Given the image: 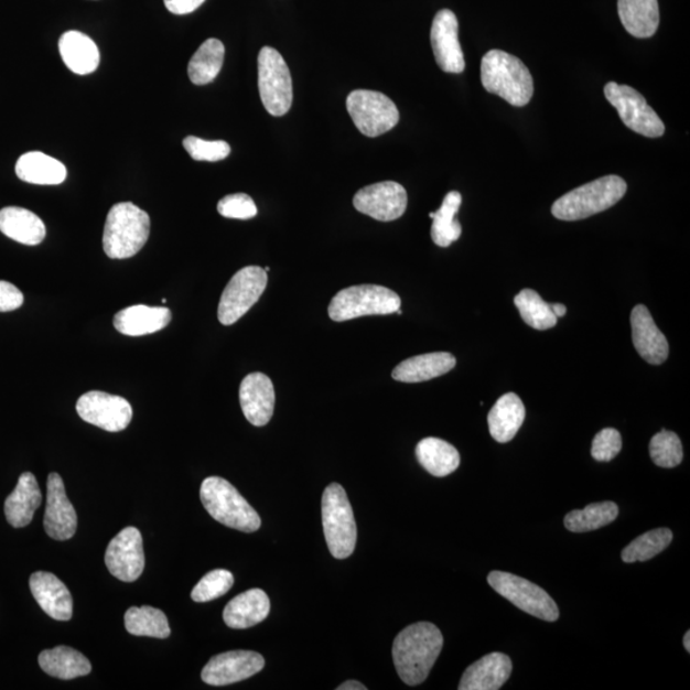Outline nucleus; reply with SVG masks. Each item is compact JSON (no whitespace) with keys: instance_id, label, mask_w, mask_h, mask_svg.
Masks as SVG:
<instances>
[{"instance_id":"nucleus-4","label":"nucleus","mask_w":690,"mask_h":690,"mask_svg":"<svg viewBox=\"0 0 690 690\" xmlns=\"http://www.w3.org/2000/svg\"><path fill=\"white\" fill-rule=\"evenodd\" d=\"M627 182L617 175L584 184L557 200L551 213L559 220L575 222L590 218L613 207L627 194Z\"/></svg>"},{"instance_id":"nucleus-39","label":"nucleus","mask_w":690,"mask_h":690,"mask_svg":"<svg viewBox=\"0 0 690 690\" xmlns=\"http://www.w3.org/2000/svg\"><path fill=\"white\" fill-rule=\"evenodd\" d=\"M672 541V532L669 528H657L633 540L627 548L622 551L624 563H637L647 561L659 556Z\"/></svg>"},{"instance_id":"nucleus-43","label":"nucleus","mask_w":690,"mask_h":690,"mask_svg":"<svg viewBox=\"0 0 690 690\" xmlns=\"http://www.w3.org/2000/svg\"><path fill=\"white\" fill-rule=\"evenodd\" d=\"M218 212L224 218L248 220L258 215V207H256L250 196L235 194L220 200Z\"/></svg>"},{"instance_id":"nucleus-42","label":"nucleus","mask_w":690,"mask_h":690,"mask_svg":"<svg viewBox=\"0 0 690 690\" xmlns=\"http://www.w3.org/2000/svg\"><path fill=\"white\" fill-rule=\"evenodd\" d=\"M183 148L196 162H220L230 154L229 143L226 141H206L188 136L183 140Z\"/></svg>"},{"instance_id":"nucleus-25","label":"nucleus","mask_w":690,"mask_h":690,"mask_svg":"<svg viewBox=\"0 0 690 690\" xmlns=\"http://www.w3.org/2000/svg\"><path fill=\"white\" fill-rule=\"evenodd\" d=\"M172 321L166 308H149L144 304L127 308L115 316L117 332L128 336H142L163 331Z\"/></svg>"},{"instance_id":"nucleus-50","label":"nucleus","mask_w":690,"mask_h":690,"mask_svg":"<svg viewBox=\"0 0 690 690\" xmlns=\"http://www.w3.org/2000/svg\"><path fill=\"white\" fill-rule=\"evenodd\" d=\"M263 270H265V271H267V272H269V271H270V268H269V267H267V268H265Z\"/></svg>"},{"instance_id":"nucleus-14","label":"nucleus","mask_w":690,"mask_h":690,"mask_svg":"<svg viewBox=\"0 0 690 690\" xmlns=\"http://www.w3.org/2000/svg\"><path fill=\"white\" fill-rule=\"evenodd\" d=\"M356 211L371 216L375 220L392 222L407 211V191L397 182L387 181L359 190L353 198Z\"/></svg>"},{"instance_id":"nucleus-34","label":"nucleus","mask_w":690,"mask_h":690,"mask_svg":"<svg viewBox=\"0 0 690 690\" xmlns=\"http://www.w3.org/2000/svg\"><path fill=\"white\" fill-rule=\"evenodd\" d=\"M226 47L218 39H207L198 47L188 64V76L192 84L204 86L214 82L220 74Z\"/></svg>"},{"instance_id":"nucleus-9","label":"nucleus","mask_w":690,"mask_h":690,"mask_svg":"<svg viewBox=\"0 0 690 690\" xmlns=\"http://www.w3.org/2000/svg\"><path fill=\"white\" fill-rule=\"evenodd\" d=\"M487 581L492 589L509 600L521 612L539 617L545 622L559 619V607L556 601L539 585L525 580V578L499 571L489 573Z\"/></svg>"},{"instance_id":"nucleus-49","label":"nucleus","mask_w":690,"mask_h":690,"mask_svg":"<svg viewBox=\"0 0 690 690\" xmlns=\"http://www.w3.org/2000/svg\"><path fill=\"white\" fill-rule=\"evenodd\" d=\"M684 647H686L687 651L689 653L690 651V632L686 633V636H684Z\"/></svg>"},{"instance_id":"nucleus-30","label":"nucleus","mask_w":690,"mask_h":690,"mask_svg":"<svg viewBox=\"0 0 690 690\" xmlns=\"http://www.w3.org/2000/svg\"><path fill=\"white\" fill-rule=\"evenodd\" d=\"M617 11L624 29L634 37H651L659 29L660 10L657 0H617Z\"/></svg>"},{"instance_id":"nucleus-6","label":"nucleus","mask_w":690,"mask_h":690,"mask_svg":"<svg viewBox=\"0 0 690 690\" xmlns=\"http://www.w3.org/2000/svg\"><path fill=\"white\" fill-rule=\"evenodd\" d=\"M323 526L327 548L335 559H347L356 549L357 525L347 493L332 484L323 494Z\"/></svg>"},{"instance_id":"nucleus-44","label":"nucleus","mask_w":690,"mask_h":690,"mask_svg":"<svg viewBox=\"0 0 690 690\" xmlns=\"http://www.w3.org/2000/svg\"><path fill=\"white\" fill-rule=\"evenodd\" d=\"M622 448L621 432L615 429H604L593 439L591 454L597 462H610L621 453Z\"/></svg>"},{"instance_id":"nucleus-36","label":"nucleus","mask_w":690,"mask_h":690,"mask_svg":"<svg viewBox=\"0 0 690 690\" xmlns=\"http://www.w3.org/2000/svg\"><path fill=\"white\" fill-rule=\"evenodd\" d=\"M125 625L127 632L136 637L165 639L171 636L166 615L162 610L151 606L128 608L125 614Z\"/></svg>"},{"instance_id":"nucleus-46","label":"nucleus","mask_w":690,"mask_h":690,"mask_svg":"<svg viewBox=\"0 0 690 690\" xmlns=\"http://www.w3.org/2000/svg\"><path fill=\"white\" fill-rule=\"evenodd\" d=\"M205 0H164L166 10L173 14H188L202 7Z\"/></svg>"},{"instance_id":"nucleus-23","label":"nucleus","mask_w":690,"mask_h":690,"mask_svg":"<svg viewBox=\"0 0 690 690\" xmlns=\"http://www.w3.org/2000/svg\"><path fill=\"white\" fill-rule=\"evenodd\" d=\"M42 502L43 495L36 477L31 472L22 473L18 486L4 503L8 524L14 528L29 526Z\"/></svg>"},{"instance_id":"nucleus-28","label":"nucleus","mask_w":690,"mask_h":690,"mask_svg":"<svg viewBox=\"0 0 690 690\" xmlns=\"http://www.w3.org/2000/svg\"><path fill=\"white\" fill-rule=\"evenodd\" d=\"M0 231L15 242L37 246L46 236L45 224L34 213L18 206L0 211Z\"/></svg>"},{"instance_id":"nucleus-24","label":"nucleus","mask_w":690,"mask_h":690,"mask_svg":"<svg viewBox=\"0 0 690 690\" xmlns=\"http://www.w3.org/2000/svg\"><path fill=\"white\" fill-rule=\"evenodd\" d=\"M270 600L262 590L240 593L224 608L223 619L231 629H247L267 619Z\"/></svg>"},{"instance_id":"nucleus-16","label":"nucleus","mask_w":690,"mask_h":690,"mask_svg":"<svg viewBox=\"0 0 690 690\" xmlns=\"http://www.w3.org/2000/svg\"><path fill=\"white\" fill-rule=\"evenodd\" d=\"M263 657L254 651H229L213 657L203 669L208 686L224 687L256 676L263 669Z\"/></svg>"},{"instance_id":"nucleus-10","label":"nucleus","mask_w":690,"mask_h":690,"mask_svg":"<svg viewBox=\"0 0 690 690\" xmlns=\"http://www.w3.org/2000/svg\"><path fill=\"white\" fill-rule=\"evenodd\" d=\"M347 110L358 131L367 138H379L399 122V110L387 95L356 90L348 95Z\"/></svg>"},{"instance_id":"nucleus-47","label":"nucleus","mask_w":690,"mask_h":690,"mask_svg":"<svg viewBox=\"0 0 690 690\" xmlns=\"http://www.w3.org/2000/svg\"><path fill=\"white\" fill-rule=\"evenodd\" d=\"M336 689L338 690H367V687L364 686L363 683H359V681L348 680V681H345V683H343Z\"/></svg>"},{"instance_id":"nucleus-33","label":"nucleus","mask_w":690,"mask_h":690,"mask_svg":"<svg viewBox=\"0 0 690 690\" xmlns=\"http://www.w3.org/2000/svg\"><path fill=\"white\" fill-rule=\"evenodd\" d=\"M417 460L430 475L445 477L459 470L461 455L459 451L438 438H427L420 441L416 448Z\"/></svg>"},{"instance_id":"nucleus-19","label":"nucleus","mask_w":690,"mask_h":690,"mask_svg":"<svg viewBox=\"0 0 690 690\" xmlns=\"http://www.w3.org/2000/svg\"><path fill=\"white\" fill-rule=\"evenodd\" d=\"M239 402L247 421L254 427L268 424L276 408L274 385L269 376L261 373L247 375L240 384Z\"/></svg>"},{"instance_id":"nucleus-38","label":"nucleus","mask_w":690,"mask_h":690,"mask_svg":"<svg viewBox=\"0 0 690 690\" xmlns=\"http://www.w3.org/2000/svg\"><path fill=\"white\" fill-rule=\"evenodd\" d=\"M517 309L525 323L536 331H548L557 325L558 317L553 315L551 304L545 302L540 294L532 289H524L515 299Z\"/></svg>"},{"instance_id":"nucleus-45","label":"nucleus","mask_w":690,"mask_h":690,"mask_svg":"<svg viewBox=\"0 0 690 690\" xmlns=\"http://www.w3.org/2000/svg\"><path fill=\"white\" fill-rule=\"evenodd\" d=\"M25 299L20 289L12 283L0 280V312L19 310Z\"/></svg>"},{"instance_id":"nucleus-40","label":"nucleus","mask_w":690,"mask_h":690,"mask_svg":"<svg viewBox=\"0 0 690 690\" xmlns=\"http://www.w3.org/2000/svg\"><path fill=\"white\" fill-rule=\"evenodd\" d=\"M649 454L656 465L662 468L677 467L683 461V445L676 432L662 430L649 443Z\"/></svg>"},{"instance_id":"nucleus-15","label":"nucleus","mask_w":690,"mask_h":690,"mask_svg":"<svg viewBox=\"0 0 690 690\" xmlns=\"http://www.w3.org/2000/svg\"><path fill=\"white\" fill-rule=\"evenodd\" d=\"M106 565L119 581L131 583L139 580L144 569V552L138 528L127 527L110 541Z\"/></svg>"},{"instance_id":"nucleus-35","label":"nucleus","mask_w":690,"mask_h":690,"mask_svg":"<svg viewBox=\"0 0 690 690\" xmlns=\"http://www.w3.org/2000/svg\"><path fill=\"white\" fill-rule=\"evenodd\" d=\"M461 205L462 195L459 191H452L445 196L439 211L430 214V218L433 219L431 237L439 247H449L461 238L462 226L455 220Z\"/></svg>"},{"instance_id":"nucleus-1","label":"nucleus","mask_w":690,"mask_h":690,"mask_svg":"<svg viewBox=\"0 0 690 690\" xmlns=\"http://www.w3.org/2000/svg\"><path fill=\"white\" fill-rule=\"evenodd\" d=\"M443 646V634L431 623H416L400 632L392 645V660L400 679L412 687L423 683Z\"/></svg>"},{"instance_id":"nucleus-13","label":"nucleus","mask_w":690,"mask_h":690,"mask_svg":"<svg viewBox=\"0 0 690 690\" xmlns=\"http://www.w3.org/2000/svg\"><path fill=\"white\" fill-rule=\"evenodd\" d=\"M76 409L85 422L109 432L126 430L133 416L128 400L104 391L86 392L78 399Z\"/></svg>"},{"instance_id":"nucleus-48","label":"nucleus","mask_w":690,"mask_h":690,"mask_svg":"<svg viewBox=\"0 0 690 690\" xmlns=\"http://www.w3.org/2000/svg\"><path fill=\"white\" fill-rule=\"evenodd\" d=\"M551 310L553 312V315H556L558 319L563 317L567 314V308L564 306V304H551Z\"/></svg>"},{"instance_id":"nucleus-2","label":"nucleus","mask_w":690,"mask_h":690,"mask_svg":"<svg viewBox=\"0 0 690 690\" xmlns=\"http://www.w3.org/2000/svg\"><path fill=\"white\" fill-rule=\"evenodd\" d=\"M481 82L486 91L513 107H526L533 96V78L526 64L507 52L489 51L481 62Z\"/></svg>"},{"instance_id":"nucleus-31","label":"nucleus","mask_w":690,"mask_h":690,"mask_svg":"<svg viewBox=\"0 0 690 690\" xmlns=\"http://www.w3.org/2000/svg\"><path fill=\"white\" fill-rule=\"evenodd\" d=\"M15 174L23 182L40 186H57L67 179V168L44 152L31 151L15 164Z\"/></svg>"},{"instance_id":"nucleus-5","label":"nucleus","mask_w":690,"mask_h":690,"mask_svg":"<svg viewBox=\"0 0 690 690\" xmlns=\"http://www.w3.org/2000/svg\"><path fill=\"white\" fill-rule=\"evenodd\" d=\"M200 496L216 521L237 531L252 533L261 527V518L237 488L222 477H207Z\"/></svg>"},{"instance_id":"nucleus-18","label":"nucleus","mask_w":690,"mask_h":690,"mask_svg":"<svg viewBox=\"0 0 690 690\" xmlns=\"http://www.w3.org/2000/svg\"><path fill=\"white\" fill-rule=\"evenodd\" d=\"M46 488L45 532L54 540L67 541L77 531V513L67 497L66 487L58 473H51Z\"/></svg>"},{"instance_id":"nucleus-11","label":"nucleus","mask_w":690,"mask_h":690,"mask_svg":"<svg viewBox=\"0 0 690 690\" xmlns=\"http://www.w3.org/2000/svg\"><path fill=\"white\" fill-rule=\"evenodd\" d=\"M268 285V272L260 267L240 269L224 289L218 309L220 324H236L258 303Z\"/></svg>"},{"instance_id":"nucleus-27","label":"nucleus","mask_w":690,"mask_h":690,"mask_svg":"<svg viewBox=\"0 0 690 690\" xmlns=\"http://www.w3.org/2000/svg\"><path fill=\"white\" fill-rule=\"evenodd\" d=\"M60 52L64 64L76 75H90L99 67V47L83 32H64L60 40Z\"/></svg>"},{"instance_id":"nucleus-22","label":"nucleus","mask_w":690,"mask_h":690,"mask_svg":"<svg viewBox=\"0 0 690 690\" xmlns=\"http://www.w3.org/2000/svg\"><path fill=\"white\" fill-rule=\"evenodd\" d=\"M513 665L508 655L502 653L488 654L483 659L472 664L464 671L461 690H497L511 676Z\"/></svg>"},{"instance_id":"nucleus-32","label":"nucleus","mask_w":690,"mask_h":690,"mask_svg":"<svg viewBox=\"0 0 690 690\" xmlns=\"http://www.w3.org/2000/svg\"><path fill=\"white\" fill-rule=\"evenodd\" d=\"M39 665L47 676L62 680L85 677L91 672L87 657L67 646L45 649L39 655Z\"/></svg>"},{"instance_id":"nucleus-3","label":"nucleus","mask_w":690,"mask_h":690,"mask_svg":"<svg viewBox=\"0 0 690 690\" xmlns=\"http://www.w3.org/2000/svg\"><path fill=\"white\" fill-rule=\"evenodd\" d=\"M150 236V216L132 203L110 208L104 228L103 247L108 258L125 260L138 255Z\"/></svg>"},{"instance_id":"nucleus-8","label":"nucleus","mask_w":690,"mask_h":690,"mask_svg":"<svg viewBox=\"0 0 690 690\" xmlns=\"http://www.w3.org/2000/svg\"><path fill=\"white\" fill-rule=\"evenodd\" d=\"M259 90L268 114L282 117L292 108L291 71L274 47L263 46L259 54Z\"/></svg>"},{"instance_id":"nucleus-21","label":"nucleus","mask_w":690,"mask_h":690,"mask_svg":"<svg viewBox=\"0 0 690 690\" xmlns=\"http://www.w3.org/2000/svg\"><path fill=\"white\" fill-rule=\"evenodd\" d=\"M30 590L44 613L54 621L68 622L74 615V599L57 575L36 572L30 576Z\"/></svg>"},{"instance_id":"nucleus-7","label":"nucleus","mask_w":690,"mask_h":690,"mask_svg":"<svg viewBox=\"0 0 690 690\" xmlns=\"http://www.w3.org/2000/svg\"><path fill=\"white\" fill-rule=\"evenodd\" d=\"M402 306V300L391 289L364 284L343 289L328 304V316L336 323L363 316L390 315Z\"/></svg>"},{"instance_id":"nucleus-29","label":"nucleus","mask_w":690,"mask_h":690,"mask_svg":"<svg viewBox=\"0 0 690 690\" xmlns=\"http://www.w3.org/2000/svg\"><path fill=\"white\" fill-rule=\"evenodd\" d=\"M526 419V408L515 392L503 396L489 411L487 421L492 436L497 443L515 439Z\"/></svg>"},{"instance_id":"nucleus-12","label":"nucleus","mask_w":690,"mask_h":690,"mask_svg":"<svg viewBox=\"0 0 690 690\" xmlns=\"http://www.w3.org/2000/svg\"><path fill=\"white\" fill-rule=\"evenodd\" d=\"M604 93L607 101L619 114L622 122L632 131L649 139L661 138L665 133L661 118L648 106L645 96L633 87L608 83Z\"/></svg>"},{"instance_id":"nucleus-37","label":"nucleus","mask_w":690,"mask_h":690,"mask_svg":"<svg viewBox=\"0 0 690 690\" xmlns=\"http://www.w3.org/2000/svg\"><path fill=\"white\" fill-rule=\"evenodd\" d=\"M619 508L613 502L590 504L583 510L569 511L564 519L568 531L583 533L603 528L617 518Z\"/></svg>"},{"instance_id":"nucleus-17","label":"nucleus","mask_w":690,"mask_h":690,"mask_svg":"<svg viewBox=\"0 0 690 690\" xmlns=\"http://www.w3.org/2000/svg\"><path fill=\"white\" fill-rule=\"evenodd\" d=\"M460 25L451 10L436 13L431 28V45L438 66L448 74H462L465 61L460 43Z\"/></svg>"},{"instance_id":"nucleus-26","label":"nucleus","mask_w":690,"mask_h":690,"mask_svg":"<svg viewBox=\"0 0 690 690\" xmlns=\"http://www.w3.org/2000/svg\"><path fill=\"white\" fill-rule=\"evenodd\" d=\"M455 365L456 359L451 353H428L403 360L392 370L391 376L400 382H423L452 371Z\"/></svg>"},{"instance_id":"nucleus-41","label":"nucleus","mask_w":690,"mask_h":690,"mask_svg":"<svg viewBox=\"0 0 690 690\" xmlns=\"http://www.w3.org/2000/svg\"><path fill=\"white\" fill-rule=\"evenodd\" d=\"M235 584V576L224 569H215L208 572L202 581L192 590L191 597L195 603H208L219 599L230 591Z\"/></svg>"},{"instance_id":"nucleus-20","label":"nucleus","mask_w":690,"mask_h":690,"mask_svg":"<svg viewBox=\"0 0 690 690\" xmlns=\"http://www.w3.org/2000/svg\"><path fill=\"white\" fill-rule=\"evenodd\" d=\"M630 324L634 348L639 356L651 365L664 364L669 357V343L645 304H638L633 309Z\"/></svg>"}]
</instances>
